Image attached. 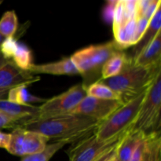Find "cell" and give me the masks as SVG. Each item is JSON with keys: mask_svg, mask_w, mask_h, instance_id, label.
Segmentation results:
<instances>
[{"mask_svg": "<svg viewBox=\"0 0 161 161\" xmlns=\"http://www.w3.org/2000/svg\"><path fill=\"white\" fill-rule=\"evenodd\" d=\"M99 123L83 115L67 114L46 119H30L19 127L38 132L56 142L68 139L73 142L91 135Z\"/></svg>", "mask_w": 161, "mask_h": 161, "instance_id": "1", "label": "cell"}, {"mask_svg": "<svg viewBox=\"0 0 161 161\" xmlns=\"http://www.w3.org/2000/svg\"><path fill=\"white\" fill-rule=\"evenodd\" d=\"M161 72V64L154 67L136 65L131 61L119 75L99 80L117 93L124 104L149 89Z\"/></svg>", "mask_w": 161, "mask_h": 161, "instance_id": "2", "label": "cell"}, {"mask_svg": "<svg viewBox=\"0 0 161 161\" xmlns=\"http://www.w3.org/2000/svg\"><path fill=\"white\" fill-rule=\"evenodd\" d=\"M119 50L113 40L105 43L91 45L77 50L70 57L79 74L83 77L82 83L85 87L102 80L103 65L113 53Z\"/></svg>", "mask_w": 161, "mask_h": 161, "instance_id": "3", "label": "cell"}, {"mask_svg": "<svg viewBox=\"0 0 161 161\" xmlns=\"http://www.w3.org/2000/svg\"><path fill=\"white\" fill-rule=\"evenodd\" d=\"M161 108V72L148 89L138 115L129 132H143L150 134L160 132Z\"/></svg>", "mask_w": 161, "mask_h": 161, "instance_id": "4", "label": "cell"}, {"mask_svg": "<svg viewBox=\"0 0 161 161\" xmlns=\"http://www.w3.org/2000/svg\"><path fill=\"white\" fill-rule=\"evenodd\" d=\"M148 90L123 105L106 119L99 123L94 134L100 140H108L127 130L135 121Z\"/></svg>", "mask_w": 161, "mask_h": 161, "instance_id": "5", "label": "cell"}, {"mask_svg": "<svg viewBox=\"0 0 161 161\" xmlns=\"http://www.w3.org/2000/svg\"><path fill=\"white\" fill-rule=\"evenodd\" d=\"M86 96L84 85L83 83L75 85L65 92L46 100L39 106V114L33 119H46L69 114Z\"/></svg>", "mask_w": 161, "mask_h": 161, "instance_id": "6", "label": "cell"}, {"mask_svg": "<svg viewBox=\"0 0 161 161\" xmlns=\"http://www.w3.org/2000/svg\"><path fill=\"white\" fill-rule=\"evenodd\" d=\"M127 130L108 140H100L94 132L89 136L79 140L69 152V161H94L108 151L119 146Z\"/></svg>", "mask_w": 161, "mask_h": 161, "instance_id": "7", "label": "cell"}, {"mask_svg": "<svg viewBox=\"0 0 161 161\" xmlns=\"http://www.w3.org/2000/svg\"><path fill=\"white\" fill-rule=\"evenodd\" d=\"M49 140L47 137L38 132L16 127L10 133V140L6 150L12 155L23 157L43 150Z\"/></svg>", "mask_w": 161, "mask_h": 161, "instance_id": "8", "label": "cell"}, {"mask_svg": "<svg viewBox=\"0 0 161 161\" xmlns=\"http://www.w3.org/2000/svg\"><path fill=\"white\" fill-rule=\"evenodd\" d=\"M39 80V75L22 70L11 61L4 60L0 64V100H5L12 89L22 86L27 87Z\"/></svg>", "mask_w": 161, "mask_h": 161, "instance_id": "9", "label": "cell"}, {"mask_svg": "<svg viewBox=\"0 0 161 161\" xmlns=\"http://www.w3.org/2000/svg\"><path fill=\"white\" fill-rule=\"evenodd\" d=\"M123 105L124 104L119 101L104 100L86 95L69 114L83 115L101 123Z\"/></svg>", "mask_w": 161, "mask_h": 161, "instance_id": "10", "label": "cell"}, {"mask_svg": "<svg viewBox=\"0 0 161 161\" xmlns=\"http://www.w3.org/2000/svg\"><path fill=\"white\" fill-rule=\"evenodd\" d=\"M39 111V106L20 105L7 99L0 100V112L18 121V127L30 119H36Z\"/></svg>", "mask_w": 161, "mask_h": 161, "instance_id": "11", "label": "cell"}, {"mask_svg": "<svg viewBox=\"0 0 161 161\" xmlns=\"http://www.w3.org/2000/svg\"><path fill=\"white\" fill-rule=\"evenodd\" d=\"M28 71L36 75L38 74H50L55 75H75L79 74L70 58H63L60 61L47 64H32Z\"/></svg>", "mask_w": 161, "mask_h": 161, "instance_id": "12", "label": "cell"}, {"mask_svg": "<svg viewBox=\"0 0 161 161\" xmlns=\"http://www.w3.org/2000/svg\"><path fill=\"white\" fill-rule=\"evenodd\" d=\"M134 64L143 67H154L161 64V31L137 58L132 60Z\"/></svg>", "mask_w": 161, "mask_h": 161, "instance_id": "13", "label": "cell"}, {"mask_svg": "<svg viewBox=\"0 0 161 161\" xmlns=\"http://www.w3.org/2000/svg\"><path fill=\"white\" fill-rule=\"evenodd\" d=\"M161 28V5L157 8V11L152 18L150 19L147 28H146V31H145L144 34L142 35L140 40L137 42L134 47L133 50H132L131 56L130 57L132 60L135 59V58L138 57V55L146 48V47L151 43L157 33L160 31Z\"/></svg>", "mask_w": 161, "mask_h": 161, "instance_id": "14", "label": "cell"}, {"mask_svg": "<svg viewBox=\"0 0 161 161\" xmlns=\"http://www.w3.org/2000/svg\"><path fill=\"white\" fill-rule=\"evenodd\" d=\"M136 2L137 0L116 2L113 11V31L122 27L129 20L136 18Z\"/></svg>", "mask_w": 161, "mask_h": 161, "instance_id": "15", "label": "cell"}, {"mask_svg": "<svg viewBox=\"0 0 161 161\" xmlns=\"http://www.w3.org/2000/svg\"><path fill=\"white\" fill-rule=\"evenodd\" d=\"M146 134L143 132H129L127 130L126 135L117 147L116 158L119 161H129L142 140Z\"/></svg>", "mask_w": 161, "mask_h": 161, "instance_id": "16", "label": "cell"}, {"mask_svg": "<svg viewBox=\"0 0 161 161\" xmlns=\"http://www.w3.org/2000/svg\"><path fill=\"white\" fill-rule=\"evenodd\" d=\"M131 60L130 56H127L122 50L116 51L107 60L102 67V80L113 78L119 75Z\"/></svg>", "mask_w": 161, "mask_h": 161, "instance_id": "17", "label": "cell"}, {"mask_svg": "<svg viewBox=\"0 0 161 161\" xmlns=\"http://www.w3.org/2000/svg\"><path fill=\"white\" fill-rule=\"evenodd\" d=\"M136 27L137 19L134 18L120 28L114 30L115 42L120 50L135 46L136 42Z\"/></svg>", "mask_w": 161, "mask_h": 161, "instance_id": "18", "label": "cell"}, {"mask_svg": "<svg viewBox=\"0 0 161 161\" xmlns=\"http://www.w3.org/2000/svg\"><path fill=\"white\" fill-rule=\"evenodd\" d=\"M32 59L33 57L31 50L25 44L17 42L7 61H11L22 70L28 71L30 66L33 64Z\"/></svg>", "mask_w": 161, "mask_h": 161, "instance_id": "19", "label": "cell"}, {"mask_svg": "<svg viewBox=\"0 0 161 161\" xmlns=\"http://www.w3.org/2000/svg\"><path fill=\"white\" fill-rule=\"evenodd\" d=\"M6 99L9 102L25 105H31L32 103H43L46 102V99L40 98L30 94L26 86H23L9 91Z\"/></svg>", "mask_w": 161, "mask_h": 161, "instance_id": "20", "label": "cell"}, {"mask_svg": "<svg viewBox=\"0 0 161 161\" xmlns=\"http://www.w3.org/2000/svg\"><path fill=\"white\" fill-rule=\"evenodd\" d=\"M86 93L87 96L96 97V98L119 101L122 102L120 96L117 93L100 81H97L88 86L86 88Z\"/></svg>", "mask_w": 161, "mask_h": 161, "instance_id": "21", "label": "cell"}, {"mask_svg": "<svg viewBox=\"0 0 161 161\" xmlns=\"http://www.w3.org/2000/svg\"><path fill=\"white\" fill-rule=\"evenodd\" d=\"M71 142H72L68 139L57 141L54 143L47 145V147L41 152L23 157L20 161H49L58 151L68 143Z\"/></svg>", "mask_w": 161, "mask_h": 161, "instance_id": "22", "label": "cell"}, {"mask_svg": "<svg viewBox=\"0 0 161 161\" xmlns=\"http://www.w3.org/2000/svg\"><path fill=\"white\" fill-rule=\"evenodd\" d=\"M161 138L160 132L147 135V148L142 161H160Z\"/></svg>", "mask_w": 161, "mask_h": 161, "instance_id": "23", "label": "cell"}, {"mask_svg": "<svg viewBox=\"0 0 161 161\" xmlns=\"http://www.w3.org/2000/svg\"><path fill=\"white\" fill-rule=\"evenodd\" d=\"M17 29V17L14 10L6 11L0 20V34L6 39L12 38Z\"/></svg>", "mask_w": 161, "mask_h": 161, "instance_id": "24", "label": "cell"}, {"mask_svg": "<svg viewBox=\"0 0 161 161\" xmlns=\"http://www.w3.org/2000/svg\"><path fill=\"white\" fill-rule=\"evenodd\" d=\"M146 148H147V135L145 136V138L137 146L136 149L132 154L129 161H142L145 154H146Z\"/></svg>", "mask_w": 161, "mask_h": 161, "instance_id": "25", "label": "cell"}, {"mask_svg": "<svg viewBox=\"0 0 161 161\" xmlns=\"http://www.w3.org/2000/svg\"><path fill=\"white\" fill-rule=\"evenodd\" d=\"M18 127V121L0 112V129Z\"/></svg>", "mask_w": 161, "mask_h": 161, "instance_id": "26", "label": "cell"}, {"mask_svg": "<svg viewBox=\"0 0 161 161\" xmlns=\"http://www.w3.org/2000/svg\"><path fill=\"white\" fill-rule=\"evenodd\" d=\"M150 0H137L136 2V18L141 19L144 17L145 13L149 6Z\"/></svg>", "mask_w": 161, "mask_h": 161, "instance_id": "27", "label": "cell"}, {"mask_svg": "<svg viewBox=\"0 0 161 161\" xmlns=\"http://www.w3.org/2000/svg\"><path fill=\"white\" fill-rule=\"evenodd\" d=\"M161 5V1L160 0H150V3H149V6H148L147 9H146V13H145L144 17L146 19H147L148 20H150V19L152 18V17L153 16V14H155L156 11H157V8L159 7Z\"/></svg>", "mask_w": 161, "mask_h": 161, "instance_id": "28", "label": "cell"}, {"mask_svg": "<svg viewBox=\"0 0 161 161\" xmlns=\"http://www.w3.org/2000/svg\"><path fill=\"white\" fill-rule=\"evenodd\" d=\"M10 140V134L3 133L0 131V148L6 149Z\"/></svg>", "mask_w": 161, "mask_h": 161, "instance_id": "29", "label": "cell"}, {"mask_svg": "<svg viewBox=\"0 0 161 161\" xmlns=\"http://www.w3.org/2000/svg\"><path fill=\"white\" fill-rule=\"evenodd\" d=\"M117 147H116L115 149H112V150L107 152L106 153H105L104 155H102V157H100L99 158H97V160H95L94 161H109L112 158H113L114 157H116Z\"/></svg>", "mask_w": 161, "mask_h": 161, "instance_id": "30", "label": "cell"}, {"mask_svg": "<svg viewBox=\"0 0 161 161\" xmlns=\"http://www.w3.org/2000/svg\"><path fill=\"white\" fill-rule=\"evenodd\" d=\"M4 39H5V38L3 37L1 34H0V47H1V45H2V43H3V41H4Z\"/></svg>", "mask_w": 161, "mask_h": 161, "instance_id": "31", "label": "cell"}, {"mask_svg": "<svg viewBox=\"0 0 161 161\" xmlns=\"http://www.w3.org/2000/svg\"><path fill=\"white\" fill-rule=\"evenodd\" d=\"M116 157H114L113 158H112L109 161H115V160H116Z\"/></svg>", "mask_w": 161, "mask_h": 161, "instance_id": "32", "label": "cell"}, {"mask_svg": "<svg viewBox=\"0 0 161 161\" xmlns=\"http://www.w3.org/2000/svg\"><path fill=\"white\" fill-rule=\"evenodd\" d=\"M115 161H119V160H118V159L117 158H116V160H115Z\"/></svg>", "mask_w": 161, "mask_h": 161, "instance_id": "33", "label": "cell"}, {"mask_svg": "<svg viewBox=\"0 0 161 161\" xmlns=\"http://www.w3.org/2000/svg\"><path fill=\"white\" fill-rule=\"evenodd\" d=\"M1 3H2V1H0V4H1Z\"/></svg>", "mask_w": 161, "mask_h": 161, "instance_id": "34", "label": "cell"}]
</instances>
